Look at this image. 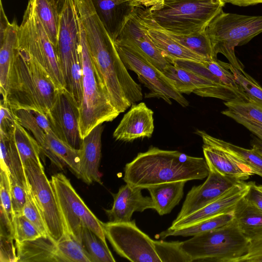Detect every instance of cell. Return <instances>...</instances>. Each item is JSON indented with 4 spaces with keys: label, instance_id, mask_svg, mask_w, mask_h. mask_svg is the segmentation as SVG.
<instances>
[{
    "label": "cell",
    "instance_id": "4",
    "mask_svg": "<svg viewBox=\"0 0 262 262\" xmlns=\"http://www.w3.org/2000/svg\"><path fill=\"white\" fill-rule=\"evenodd\" d=\"M149 9L137 8L141 17L155 27L177 35L206 30L221 12L223 0H163Z\"/></svg>",
    "mask_w": 262,
    "mask_h": 262
},
{
    "label": "cell",
    "instance_id": "5",
    "mask_svg": "<svg viewBox=\"0 0 262 262\" xmlns=\"http://www.w3.org/2000/svg\"><path fill=\"white\" fill-rule=\"evenodd\" d=\"M79 53L83 74V97L79 107V130L82 139L95 127L113 121L120 113L112 105L107 90L95 69L79 19Z\"/></svg>",
    "mask_w": 262,
    "mask_h": 262
},
{
    "label": "cell",
    "instance_id": "9",
    "mask_svg": "<svg viewBox=\"0 0 262 262\" xmlns=\"http://www.w3.org/2000/svg\"><path fill=\"white\" fill-rule=\"evenodd\" d=\"M50 182L64 233L70 234L81 243L82 228L86 227L107 245L103 223L87 207L70 180L63 173H58L52 176Z\"/></svg>",
    "mask_w": 262,
    "mask_h": 262
},
{
    "label": "cell",
    "instance_id": "24",
    "mask_svg": "<svg viewBox=\"0 0 262 262\" xmlns=\"http://www.w3.org/2000/svg\"><path fill=\"white\" fill-rule=\"evenodd\" d=\"M202 148L208 167L221 174L242 181L254 174L249 168L222 149L205 143Z\"/></svg>",
    "mask_w": 262,
    "mask_h": 262
},
{
    "label": "cell",
    "instance_id": "17",
    "mask_svg": "<svg viewBox=\"0 0 262 262\" xmlns=\"http://www.w3.org/2000/svg\"><path fill=\"white\" fill-rule=\"evenodd\" d=\"M250 186L251 182H239L199 210L178 221H173L168 228L172 230L182 228L205 219L233 211L237 204L246 195Z\"/></svg>",
    "mask_w": 262,
    "mask_h": 262
},
{
    "label": "cell",
    "instance_id": "33",
    "mask_svg": "<svg viewBox=\"0 0 262 262\" xmlns=\"http://www.w3.org/2000/svg\"><path fill=\"white\" fill-rule=\"evenodd\" d=\"M227 109L221 113L228 117L235 116L262 126V101L234 98L224 102Z\"/></svg>",
    "mask_w": 262,
    "mask_h": 262
},
{
    "label": "cell",
    "instance_id": "6",
    "mask_svg": "<svg viewBox=\"0 0 262 262\" xmlns=\"http://www.w3.org/2000/svg\"><path fill=\"white\" fill-rule=\"evenodd\" d=\"M249 239L236 222L204 232L182 242L192 261L238 262L248 251Z\"/></svg>",
    "mask_w": 262,
    "mask_h": 262
},
{
    "label": "cell",
    "instance_id": "45",
    "mask_svg": "<svg viewBox=\"0 0 262 262\" xmlns=\"http://www.w3.org/2000/svg\"><path fill=\"white\" fill-rule=\"evenodd\" d=\"M0 196L1 207L12 221L14 213L11 199L9 173L6 170L2 169L0 173Z\"/></svg>",
    "mask_w": 262,
    "mask_h": 262
},
{
    "label": "cell",
    "instance_id": "7",
    "mask_svg": "<svg viewBox=\"0 0 262 262\" xmlns=\"http://www.w3.org/2000/svg\"><path fill=\"white\" fill-rule=\"evenodd\" d=\"M206 31L214 53H221L232 66L244 69L235 48L247 43L262 33V16H250L222 11L209 24Z\"/></svg>",
    "mask_w": 262,
    "mask_h": 262
},
{
    "label": "cell",
    "instance_id": "34",
    "mask_svg": "<svg viewBox=\"0 0 262 262\" xmlns=\"http://www.w3.org/2000/svg\"><path fill=\"white\" fill-rule=\"evenodd\" d=\"M164 31L180 45L198 55L207 59H217L206 30L189 35H177Z\"/></svg>",
    "mask_w": 262,
    "mask_h": 262
},
{
    "label": "cell",
    "instance_id": "53",
    "mask_svg": "<svg viewBox=\"0 0 262 262\" xmlns=\"http://www.w3.org/2000/svg\"><path fill=\"white\" fill-rule=\"evenodd\" d=\"M56 10L61 17L69 0H48Z\"/></svg>",
    "mask_w": 262,
    "mask_h": 262
},
{
    "label": "cell",
    "instance_id": "14",
    "mask_svg": "<svg viewBox=\"0 0 262 262\" xmlns=\"http://www.w3.org/2000/svg\"><path fill=\"white\" fill-rule=\"evenodd\" d=\"M209 168V173L205 181L199 186H193L188 191L174 222L178 221L199 210L242 182L223 175L211 167Z\"/></svg>",
    "mask_w": 262,
    "mask_h": 262
},
{
    "label": "cell",
    "instance_id": "35",
    "mask_svg": "<svg viewBox=\"0 0 262 262\" xmlns=\"http://www.w3.org/2000/svg\"><path fill=\"white\" fill-rule=\"evenodd\" d=\"M34 2L38 17L51 42L56 49L61 17L48 0H34Z\"/></svg>",
    "mask_w": 262,
    "mask_h": 262
},
{
    "label": "cell",
    "instance_id": "54",
    "mask_svg": "<svg viewBox=\"0 0 262 262\" xmlns=\"http://www.w3.org/2000/svg\"><path fill=\"white\" fill-rule=\"evenodd\" d=\"M252 148L262 156V140L256 137H254L251 141Z\"/></svg>",
    "mask_w": 262,
    "mask_h": 262
},
{
    "label": "cell",
    "instance_id": "26",
    "mask_svg": "<svg viewBox=\"0 0 262 262\" xmlns=\"http://www.w3.org/2000/svg\"><path fill=\"white\" fill-rule=\"evenodd\" d=\"M139 15L149 37L169 63L176 59L194 61L207 60V59L185 48L171 38L165 31L144 20L141 17L140 14Z\"/></svg>",
    "mask_w": 262,
    "mask_h": 262
},
{
    "label": "cell",
    "instance_id": "11",
    "mask_svg": "<svg viewBox=\"0 0 262 262\" xmlns=\"http://www.w3.org/2000/svg\"><path fill=\"white\" fill-rule=\"evenodd\" d=\"M106 238L120 256L133 262H161L154 240L141 231L135 220L103 223Z\"/></svg>",
    "mask_w": 262,
    "mask_h": 262
},
{
    "label": "cell",
    "instance_id": "39",
    "mask_svg": "<svg viewBox=\"0 0 262 262\" xmlns=\"http://www.w3.org/2000/svg\"><path fill=\"white\" fill-rule=\"evenodd\" d=\"M157 253L161 262H192L191 257L183 250L182 242L155 241Z\"/></svg>",
    "mask_w": 262,
    "mask_h": 262
},
{
    "label": "cell",
    "instance_id": "22",
    "mask_svg": "<svg viewBox=\"0 0 262 262\" xmlns=\"http://www.w3.org/2000/svg\"><path fill=\"white\" fill-rule=\"evenodd\" d=\"M19 26L14 20L10 23L0 1V92L5 94L7 80L15 49L18 47Z\"/></svg>",
    "mask_w": 262,
    "mask_h": 262
},
{
    "label": "cell",
    "instance_id": "48",
    "mask_svg": "<svg viewBox=\"0 0 262 262\" xmlns=\"http://www.w3.org/2000/svg\"><path fill=\"white\" fill-rule=\"evenodd\" d=\"M238 262H262V235L250 241L247 253Z\"/></svg>",
    "mask_w": 262,
    "mask_h": 262
},
{
    "label": "cell",
    "instance_id": "28",
    "mask_svg": "<svg viewBox=\"0 0 262 262\" xmlns=\"http://www.w3.org/2000/svg\"><path fill=\"white\" fill-rule=\"evenodd\" d=\"M161 72L181 94H189L200 89L223 86L171 63L167 64Z\"/></svg>",
    "mask_w": 262,
    "mask_h": 262
},
{
    "label": "cell",
    "instance_id": "47",
    "mask_svg": "<svg viewBox=\"0 0 262 262\" xmlns=\"http://www.w3.org/2000/svg\"><path fill=\"white\" fill-rule=\"evenodd\" d=\"M13 236L0 234V261L1 262H17L16 247L13 244Z\"/></svg>",
    "mask_w": 262,
    "mask_h": 262
},
{
    "label": "cell",
    "instance_id": "27",
    "mask_svg": "<svg viewBox=\"0 0 262 262\" xmlns=\"http://www.w3.org/2000/svg\"><path fill=\"white\" fill-rule=\"evenodd\" d=\"M195 134L202 138L203 143L222 149L237 161L249 168L254 174L262 177V156L253 148L246 149L234 145L214 137L203 130L196 129Z\"/></svg>",
    "mask_w": 262,
    "mask_h": 262
},
{
    "label": "cell",
    "instance_id": "44",
    "mask_svg": "<svg viewBox=\"0 0 262 262\" xmlns=\"http://www.w3.org/2000/svg\"><path fill=\"white\" fill-rule=\"evenodd\" d=\"M17 122L14 112L7 101L2 99L0 103V134H14Z\"/></svg>",
    "mask_w": 262,
    "mask_h": 262
},
{
    "label": "cell",
    "instance_id": "2",
    "mask_svg": "<svg viewBox=\"0 0 262 262\" xmlns=\"http://www.w3.org/2000/svg\"><path fill=\"white\" fill-rule=\"evenodd\" d=\"M209 173L205 158L150 146L125 165L123 180L133 187L147 189L160 184L203 180Z\"/></svg>",
    "mask_w": 262,
    "mask_h": 262
},
{
    "label": "cell",
    "instance_id": "19",
    "mask_svg": "<svg viewBox=\"0 0 262 262\" xmlns=\"http://www.w3.org/2000/svg\"><path fill=\"white\" fill-rule=\"evenodd\" d=\"M171 63L183 68L214 83L228 88L243 99L251 100L236 82L231 70V64L217 59L203 61L176 59Z\"/></svg>",
    "mask_w": 262,
    "mask_h": 262
},
{
    "label": "cell",
    "instance_id": "25",
    "mask_svg": "<svg viewBox=\"0 0 262 262\" xmlns=\"http://www.w3.org/2000/svg\"><path fill=\"white\" fill-rule=\"evenodd\" d=\"M56 243L49 235L15 242L17 262H58Z\"/></svg>",
    "mask_w": 262,
    "mask_h": 262
},
{
    "label": "cell",
    "instance_id": "46",
    "mask_svg": "<svg viewBox=\"0 0 262 262\" xmlns=\"http://www.w3.org/2000/svg\"><path fill=\"white\" fill-rule=\"evenodd\" d=\"M12 209L15 214L22 213L26 201L25 187L14 178L9 174Z\"/></svg>",
    "mask_w": 262,
    "mask_h": 262
},
{
    "label": "cell",
    "instance_id": "30",
    "mask_svg": "<svg viewBox=\"0 0 262 262\" xmlns=\"http://www.w3.org/2000/svg\"><path fill=\"white\" fill-rule=\"evenodd\" d=\"M186 182L180 181L160 184L147 189L149 192L155 210L160 215L169 213L182 199Z\"/></svg>",
    "mask_w": 262,
    "mask_h": 262
},
{
    "label": "cell",
    "instance_id": "55",
    "mask_svg": "<svg viewBox=\"0 0 262 262\" xmlns=\"http://www.w3.org/2000/svg\"><path fill=\"white\" fill-rule=\"evenodd\" d=\"M256 187L257 188L260 190V191H262V185H256Z\"/></svg>",
    "mask_w": 262,
    "mask_h": 262
},
{
    "label": "cell",
    "instance_id": "51",
    "mask_svg": "<svg viewBox=\"0 0 262 262\" xmlns=\"http://www.w3.org/2000/svg\"><path fill=\"white\" fill-rule=\"evenodd\" d=\"M134 8L149 9L163 3V0H129Z\"/></svg>",
    "mask_w": 262,
    "mask_h": 262
},
{
    "label": "cell",
    "instance_id": "52",
    "mask_svg": "<svg viewBox=\"0 0 262 262\" xmlns=\"http://www.w3.org/2000/svg\"><path fill=\"white\" fill-rule=\"evenodd\" d=\"M225 3H230L234 5L246 7L262 4V0H223Z\"/></svg>",
    "mask_w": 262,
    "mask_h": 262
},
{
    "label": "cell",
    "instance_id": "43",
    "mask_svg": "<svg viewBox=\"0 0 262 262\" xmlns=\"http://www.w3.org/2000/svg\"><path fill=\"white\" fill-rule=\"evenodd\" d=\"M231 70L241 90L250 99L262 101V88L256 81L244 69H237L231 66Z\"/></svg>",
    "mask_w": 262,
    "mask_h": 262
},
{
    "label": "cell",
    "instance_id": "10",
    "mask_svg": "<svg viewBox=\"0 0 262 262\" xmlns=\"http://www.w3.org/2000/svg\"><path fill=\"white\" fill-rule=\"evenodd\" d=\"M115 45L127 69L134 72L139 81L149 90L146 97L162 98L169 104L172 103L170 99H173L183 107L189 105L182 94L138 50L129 45L115 42Z\"/></svg>",
    "mask_w": 262,
    "mask_h": 262
},
{
    "label": "cell",
    "instance_id": "38",
    "mask_svg": "<svg viewBox=\"0 0 262 262\" xmlns=\"http://www.w3.org/2000/svg\"><path fill=\"white\" fill-rule=\"evenodd\" d=\"M14 139L24 167L28 160L41 162L39 156L41 150L39 144L18 122L15 127Z\"/></svg>",
    "mask_w": 262,
    "mask_h": 262
},
{
    "label": "cell",
    "instance_id": "3",
    "mask_svg": "<svg viewBox=\"0 0 262 262\" xmlns=\"http://www.w3.org/2000/svg\"><path fill=\"white\" fill-rule=\"evenodd\" d=\"M58 90L36 60L18 47L15 49L2 97L12 110H34L47 115Z\"/></svg>",
    "mask_w": 262,
    "mask_h": 262
},
{
    "label": "cell",
    "instance_id": "15",
    "mask_svg": "<svg viewBox=\"0 0 262 262\" xmlns=\"http://www.w3.org/2000/svg\"><path fill=\"white\" fill-rule=\"evenodd\" d=\"M114 42L136 48L161 71L169 63L149 37L137 8L125 20Z\"/></svg>",
    "mask_w": 262,
    "mask_h": 262
},
{
    "label": "cell",
    "instance_id": "31",
    "mask_svg": "<svg viewBox=\"0 0 262 262\" xmlns=\"http://www.w3.org/2000/svg\"><path fill=\"white\" fill-rule=\"evenodd\" d=\"M233 212L234 220L249 241L262 235V211L245 198L237 204Z\"/></svg>",
    "mask_w": 262,
    "mask_h": 262
},
{
    "label": "cell",
    "instance_id": "20",
    "mask_svg": "<svg viewBox=\"0 0 262 262\" xmlns=\"http://www.w3.org/2000/svg\"><path fill=\"white\" fill-rule=\"evenodd\" d=\"M142 190L127 184L120 187L114 196L112 207L105 210L109 222H129L135 212H142L148 209H155L151 198L143 196Z\"/></svg>",
    "mask_w": 262,
    "mask_h": 262
},
{
    "label": "cell",
    "instance_id": "13",
    "mask_svg": "<svg viewBox=\"0 0 262 262\" xmlns=\"http://www.w3.org/2000/svg\"><path fill=\"white\" fill-rule=\"evenodd\" d=\"M57 136L72 147L79 149L82 141L79 130V108L72 95L59 89L47 115Z\"/></svg>",
    "mask_w": 262,
    "mask_h": 262
},
{
    "label": "cell",
    "instance_id": "32",
    "mask_svg": "<svg viewBox=\"0 0 262 262\" xmlns=\"http://www.w3.org/2000/svg\"><path fill=\"white\" fill-rule=\"evenodd\" d=\"M233 211L220 214L182 228L173 230L168 228L161 232L159 236L161 238H165L169 236H193L223 227L233 221L234 219Z\"/></svg>",
    "mask_w": 262,
    "mask_h": 262
},
{
    "label": "cell",
    "instance_id": "49",
    "mask_svg": "<svg viewBox=\"0 0 262 262\" xmlns=\"http://www.w3.org/2000/svg\"><path fill=\"white\" fill-rule=\"evenodd\" d=\"M245 199L262 211V191L257 188L254 182H251L250 188Z\"/></svg>",
    "mask_w": 262,
    "mask_h": 262
},
{
    "label": "cell",
    "instance_id": "41",
    "mask_svg": "<svg viewBox=\"0 0 262 262\" xmlns=\"http://www.w3.org/2000/svg\"><path fill=\"white\" fill-rule=\"evenodd\" d=\"M26 191V201L22 214L36 226L42 235L47 236L49 234L46 226L29 183Z\"/></svg>",
    "mask_w": 262,
    "mask_h": 262
},
{
    "label": "cell",
    "instance_id": "1",
    "mask_svg": "<svg viewBox=\"0 0 262 262\" xmlns=\"http://www.w3.org/2000/svg\"><path fill=\"white\" fill-rule=\"evenodd\" d=\"M74 6L95 69L112 105L119 113H123L142 100L141 87L129 74L92 1L75 0Z\"/></svg>",
    "mask_w": 262,
    "mask_h": 262
},
{
    "label": "cell",
    "instance_id": "36",
    "mask_svg": "<svg viewBox=\"0 0 262 262\" xmlns=\"http://www.w3.org/2000/svg\"><path fill=\"white\" fill-rule=\"evenodd\" d=\"M81 243L91 262L116 261L107 245L86 227L82 228Z\"/></svg>",
    "mask_w": 262,
    "mask_h": 262
},
{
    "label": "cell",
    "instance_id": "42",
    "mask_svg": "<svg viewBox=\"0 0 262 262\" xmlns=\"http://www.w3.org/2000/svg\"><path fill=\"white\" fill-rule=\"evenodd\" d=\"M12 223L15 242L34 239L42 235L36 226L22 213L15 214Z\"/></svg>",
    "mask_w": 262,
    "mask_h": 262
},
{
    "label": "cell",
    "instance_id": "50",
    "mask_svg": "<svg viewBox=\"0 0 262 262\" xmlns=\"http://www.w3.org/2000/svg\"><path fill=\"white\" fill-rule=\"evenodd\" d=\"M229 118H231L238 123L243 125L256 137L262 140V126L235 116H231Z\"/></svg>",
    "mask_w": 262,
    "mask_h": 262
},
{
    "label": "cell",
    "instance_id": "18",
    "mask_svg": "<svg viewBox=\"0 0 262 262\" xmlns=\"http://www.w3.org/2000/svg\"><path fill=\"white\" fill-rule=\"evenodd\" d=\"M154 112L144 102L133 103L113 133L118 141L130 142L150 138L154 130Z\"/></svg>",
    "mask_w": 262,
    "mask_h": 262
},
{
    "label": "cell",
    "instance_id": "40",
    "mask_svg": "<svg viewBox=\"0 0 262 262\" xmlns=\"http://www.w3.org/2000/svg\"><path fill=\"white\" fill-rule=\"evenodd\" d=\"M82 67L80 53L72 61L69 77L66 82V89L72 95L79 108L83 97Z\"/></svg>",
    "mask_w": 262,
    "mask_h": 262
},
{
    "label": "cell",
    "instance_id": "16",
    "mask_svg": "<svg viewBox=\"0 0 262 262\" xmlns=\"http://www.w3.org/2000/svg\"><path fill=\"white\" fill-rule=\"evenodd\" d=\"M80 26L73 0H69L60 18L56 51L65 84L74 56L79 53Z\"/></svg>",
    "mask_w": 262,
    "mask_h": 262
},
{
    "label": "cell",
    "instance_id": "12",
    "mask_svg": "<svg viewBox=\"0 0 262 262\" xmlns=\"http://www.w3.org/2000/svg\"><path fill=\"white\" fill-rule=\"evenodd\" d=\"M25 168L48 234L58 242L65 231L51 182L45 173L41 162L28 160Z\"/></svg>",
    "mask_w": 262,
    "mask_h": 262
},
{
    "label": "cell",
    "instance_id": "8",
    "mask_svg": "<svg viewBox=\"0 0 262 262\" xmlns=\"http://www.w3.org/2000/svg\"><path fill=\"white\" fill-rule=\"evenodd\" d=\"M18 47L31 56L49 75L58 89H66L56 48L51 42L29 0L18 27Z\"/></svg>",
    "mask_w": 262,
    "mask_h": 262
},
{
    "label": "cell",
    "instance_id": "29",
    "mask_svg": "<svg viewBox=\"0 0 262 262\" xmlns=\"http://www.w3.org/2000/svg\"><path fill=\"white\" fill-rule=\"evenodd\" d=\"M0 148L1 169L6 170L27 188L29 181L16 145L14 134H0Z\"/></svg>",
    "mask_w": 262,
    "mask_h": 262
},
{
    "label": "cell",
    "instance_id": "23",
    "mask_svg": "<svg viewBox=\"0 0 262 262\" xmlns=\"http://www.w3.org/2000/svg\"><path fill=\"white\" fill-rule=\"evenodd\" d=\"M94 9L115 42L125 20L135 8L129 0H92Z\"/></svg>",
    "mask_w": 262,
    "mask_h": 262
},
{
    "label": "cell",
    "instance_id": "37",
    "mask_svg": "<svg viewBox=\"0 0 262 262\" xmlns=\"http://www.w3.org/2000/svg\"><path fill=\"white\" fill-rule=\"evenodd\" d=\"M56 246L58 262H91L81 244L69 234L65 233Z\"/></svg>",
    "mask_w": 262,
    "mask_h": 262
},
{
    "label": "cell",
    "instance_id": "21",
    "mask_svg": "<svg viewBox=\"0 0 262 262\" xmlns=\"http://www.w3.org/2000/svg\"><path fill=\"white\" fill-rule=\"evenodd\" d=\"M102 124L95 127L83 139L79 149V178L87 184L97 182L102 184L99 171L101 156Z\"/></svg>",
    "mask_w": 262,
    "mask_h": 262
}]
</instances>
